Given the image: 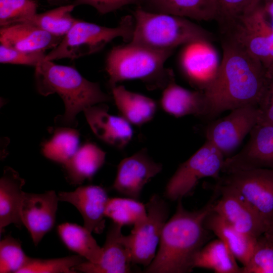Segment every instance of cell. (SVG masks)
Returning <instances> with one entry per match:
<instances>
[{"label":"cell","mask_w":273,"mask_h":273,"mask_svg":"<svg viewBox=\"0 0 273 273\" xmlns=\"http://www.w3.org/2000/svg\"><path fill=\"white\" fill-rule=\"evenodd\" d=\"M160 105L167 113L175 117L187 115L208 117L209 107L203 91L191 90L177 84L174 74L163 89Z\"/></svg>","instance_id":"d6986e66"},{"label":"cell","mask_w":273,"mask_h":273,"mask_svg":"<svg viewBox=\"0 0 273 273\" xmlns=\"http://www.w3.org/2000/svg\"><path fill=\"white\" fill-rule=\"evenodd\" d=\"M75 7L72 4L58 6L44 13H36L19 22L31 24L52 35L63 37L77 20L71 15Z\"/></svg>","instance_id":"f1b7e54d"},{"label":"cell","mask_w":273,"mask_h":273,"mask_svg":"<svg viewBox=\"0 0 273 273\" xmlns=\"http://www.w3.org/2000/svg\"><path fill=\"white\" fill-rule=\"evenodd\" d=\"M214 194L204 206L195 211L186 209L181 199L177 200L175 213L163 228L155 257L145 272L187 273L193 270L196 256L208 237L204 221L213 210L218 192L215 190Z\"/></svg>","instance_id":"7a4b0ae2"},{"label":"cell","mask_w":273,"mask_h":273,"mask_svg":"<svg viewBox=\"0 0 273 273\" xmlns=\"http://www.w3.org/2000/svg\"><path fill=\"white\" fill-rule=\"evenodd\" d=\"M265 233L273 237V221Z\"/></svg>","instance_id":"60d3db41"},{"label":"cell","mask_w":273,"mask_h":273,"mask_svg":"<svg viewBox=\"0 0 273 273\" xmlns=\"http://www.w3.org/2000/svg\"><path fill=\"white\" fill-rule=\"evenodd\" d=\"M60 201L74 205L82 216L84 226L92 233L102 234L105 228V208L109 199L106 190L97 185L77 187L74 191L60 192Z\"/></svg>","instance_id":"e0dca14e"},{"label":"cell","mask_w":273,"mask_h":273,"mask_svg":"<svg viewBox=\"0 0 273 273\" xmlns=\"http://www.w3.org/2000/svg\"><path fill=\"white\" fill-rule=\"evenodd\" d=\"M222 57L213 79L203 91L208 117L239 107L261 105L269 81L267 69L238 45L221 39Z\"/></svg>","instance_id":"6da1fadb"},{"label":"cell","mask_w":273,"mask_h":273,"mask_svg":"<svg viewBox=\"0 0 273 273\" xmlns=\"http://www.w3.org/2000/svg\"><path fill=\"white\" fill-rule=\"evenodd\" d=\"M259 108L261 115L258 124L273 126V74L270 76L268 87Z\"/></svg>","instance_id":"74e56055"},{"label":"cell","mask_w":273,"mask_h":273,"mask_svg":"<svg viewBox=\"0 0 273 273\" xmlns=\"http://www.w3.org/2000/svg\"><path fill=\"white\" fill-rule=\"evenodd\" d=\"M173 51L159 50L128 42L113 47L106 60L109 85L130 80L143 81L149 89H163L174 74L164 64Z\"/></svg>","instance_id":"277c9868"},{"label":"cell","mask_w":273,"mask_h":273,"mask_svg":"<svg viewBox=\"0 0 273 273\" xmlns=\"http://www.w3.org/2000/svg\"><path fill=\"white\" fill-rule=\"evenodd\" d=\"M236 258L219 239L204 245L196 256L194 268L208 269L216 273H242Z\"/></svg>","instance_id":"4316f807"},{"label":"cell","mask_w":273,"mask_h":273,"mask_svg":"<svg viewBox=\"0 0 273 273\" xmlns=\"http://www.w3.org/2000/svg\"><path fill=\"white\" fill-rule=\"evenodd\" d=\"M132 16L134 26L129 42L156 50L174 51L196 41L212 42L214 39L212 33L184 17L152 12L140 6Z\"/></svg>","instance_id":"5b68a950"},{"label":"cell","mask_w":273,"mask_h":273,"mask_svg":"<svg viewBox=\"0 0 273 273\" xmlns=\"http://www.w3.org/2000/svg\"><path fill=\"white\" fill-rule=\"evenodd\" d=\"M85 261L79 255L51 259L29 257L18 273H75L73 268Z\"/></svg>","instance_id":"4dcf8cb0"},{"label":"cell","mask_w":273,"mask_h":273,"mask_svg":"<svg viewBox=\"0 0 273 273\" xmlns=\"http://www.w3.org/2000/svg\"><path fill=\"white\" fill-rule=\"evenodd\" d=\"M79 144V132L77 129L58 127L43 144L42 153L50 160L64 165L77 151Z\"/></svg>","instance_id":"83f0119b"},{"label":"cell","mask_w":273,"mask_h":273,"mask_svg":"<svg viewBox=\"0 0 273 273\" xmlns=\"http://www.w3.org/2000/svg\"><path fill=\"white\" fill-rule=\"evenodd\" d=\"M147 212L146 205L131 198H109L105 215L122 226L134 225L144 219Z\"/></svg>","instance_id":"f546056e"},{"label":"cell","mask_w":273,"mask_h":273,"mask_svg":"<svg viewBox=\"0 0 273 273\" xmlns=\"http://www.w3.org/2000/svg\"><path fill=\"white\" fill-rule=\"evenodd\" d=\"M28 258L19 240L8 235L1 240V273H18L25 265Z\"/></svg>","instance_id":"d6a6232c"},{"label":"cell","mask_w":273,"mask_h":273,"mask_svg":"<svg viewBox=\"0 0 273 273\" xmlns=\"http://www.w3.org/2000/svg\"><path fill=\"white\" fill-rule=\"evenodd\" d=\"M222 153L211 142L203 145L181 163L167 182L164 196L177 201L189 195L198 182L205 177L218 179L224 161Z\"/></svg>","instance_id":"52a82bcc"},{"label":"cell","mask_w":273,"mask_h":273,"mask_svg":"<svg viewBox=\"0 0 273 273\" xmlns=\"http://www.w3.org/2000/svg\"><path fill=\"white\" fill-rule=\"evenodd\" d=\"M140 7L152 12L197 21L215 20L217 16L215 0H143Z\"/></svg>","instance_id":"7402d4cb"},{"label":"cell","mask_w":273,"mask_h":273,"mask_svg":"<svg viewBox=\"0 0 273 273\" xmlns=\"http://www.w3.org/2000/svg\"><path fill=\"white\" fill-rule=\"evenodd\" d=\"M204 225L226 244L243 266L248 263L257 239L238 231L213 210L206 217Z\"/></svg>","instance_id":"603a6c76"},{"label":"cell","mask_w":273,"mask_h":273,"mask_svg":"<svg viewBox=\"0 0 273 273\" xmlns=\"http://www.w3.org/2000/svg\"><path fill=\"white\" fill-rule=\"evenodd\" d=\"M122 226L112 222L102 248L101 261L94 263L85 261L74 267L76 272L129 273L132 272V251L130 237L122 233Z\"/></svg>","instance_id":"4fadbf2b"},{"label":"cell","mask_w":273,"mask_h":273,"mask_svg":"<svg viewBox=\"0 0 273 273\" xmlns=\"http://www.w3.org/2000/svg\"><path fill=\"white\" fill-rule=\"evenodd\" d=\"M35 81L38 92L43 96L56 93L61 98L65 110L56 121L65 125H76L79 112L93 105L110 101L98 83L85 78L71 66L42 60L35 67Z\"/></svg>","instance_id":"3957f363"},{"label":"cell","mask_w":273,"mask_h":273,"mask_svg":"<svg viewBox=\"0 0 273 273\" xmlns=\"http://www.w3.org/2000/svg\"><path fill=\"white\" fill-rule=\"evenodd\" d=\"M59 201L53 190L41 194L24 192L21 210L22 222L35 246L54 227Z\"/></svg>","instance_id":"2e32d148"},{"label":"cell","mask_w":273,"mask_h":273,"mask_svg":"<svg viewBox=\"0 0 273 273\" xmlns=\"http://www.w3.org/2000/svg\"><path fill=\"white\" fill-rule=\"evenodd\" d=\"M238 153L224 159L221 172L253 168L273 169V126L257 124Z\"/></svg>","instance_id":"9a60e30c"},{"label":"cell","mask_w":273,"mask_h":273,"mask_svg":"<svg viewBox=\"0 0 273 273\" xmlns=\"http://www.w3.org/2000/svg\"><path fill=\"white\" fill-rule=\"evenodd\" d=\"M217 23L231 20L250 10L257 0H215Z\"/></svg>","instance_id":"d590c367"},{"label":"cell","mask_w":273,"mask_h":273,"mask_svg":"<svg viewBox=\"0 0 273 273\" xmlns=\"http://www.w3.org/2000/svg\"><path fill=\"white\" fill-rule=\"evenodd\" d=\"M242 273H273V237L264 233L257 239L248 263Z\"/></svg>","instance_id":"1f68e13d"},{"label":"cell","mask_w":273,"mask_h":273,"mask_svg":"<svg viewBox=\"0 0 273 273\" xmlns=\"http://www.w3.org/2000/svg\"><path fill=\"white\" fill-rule=\"evenodd\" d=\"M179 57L180 69L189 83L203 91L214 78L220 61L212 41L199 40L183 46Z\"/></svg>","instance_id":"7c38bea8"},{"label":"cell","mask_w":273,"mask_h":273,"mask_svg":"<svg viewBox=\"0 0 273 273\" xmlns=\"http://www.w3.org/2000/svg\"><path fill=\"white\" fill-rule=\"evenodd\" d=\"M51 5L60 6L72 4L71 0H47Z\"/></svg>","instance_id":"ab89813d"},{"label":"cell","mask_w":273,"mask_h":273,"mask_svg":"<svg viewBox=\"0 0 273 273\" xmlns=\"http://www.w3.org/2000/svg\"><path fill=\"white\" fill-rule=\"evenodd\" d=\"M38 5L34 0H0V26L18 23L36 14Z\"/></svg>","instance_id":"836d02e7"},{"label":"cell","mask_w":273,"mask_h":273,"mask_svg":"<svg viewBox=\"0 0 273 273\" xmlns=\"http://www.w3.org/2000/svg\"><path fill=\"white\" fill-rule=\"evenodd\" d=\"M106 154L92 142H87L79 146L63 165L68 181L72 185H79L85 180H91L104 165Z\"/></svg>","instance_id":"d4e9b609"},{"label":"cell","mask_w":273,"mask_h":273,"mask_svg":"<svg viewBox=\"0 0 273 273\" xmlns=\"http://www.w3.org/2000/svg\"><path fill=\"white\" fill-rule=\"evenodd\" d=\"M59 236L65 246L70 251L83 257L87 261L99 263L103 251L90 232L84 226L65 222L58 226Z\"/></svg>","instance_id":"484cf974"},{"label":"cell","mask_w":273,"mask_h":273,"mask_svg":"<svg viewBox=\"0 0 273 273\" xmlns=\"http://www.w3.org/2000/svg\"><path fill=\"white\" fill-rule=\"evenodd\" d=\"M143 0H74L72 4L75 6L87 5L94 7L101 14L115 11L129 5L140 6Z\"/></svg>","instance_id":"8d00e7d4"},{"label":"cell","mask_w":273,"mask_h":273,"mask_svg":"<svg viewBox=\"0 0 273 273\" xmlns=\"http://www.w3.org/2000/svg\"><path fill=\"white\" fill-rule=\"evenodd\" d=\"M146 206V217L133 226L129 236L133 263L147 267L155 257L169 209L166 202L158 194L153 195Z\"/></svg>","instance_id":"ba28073f"},{"label":"cell","mask_w":273,"mask_h":273,"mask_svg":"<svg viewBox=\"0 0 273 273\" xmlns=\"http://www.w3.org/2000/svg\"><path fill=\"white\" fill-rule=\"evenodd\" d=\"M224 173L217 181L234 189L243 196L269 228L273 221V169L258 168Z\"/></svg>","instance_id":"9c48e42d"},{"label":"cell","mask_w":273,"mask_h":273,"mask_svg":"<svg viewBox=\"0 0 273 273\" xmlns=\"http://www.w3.org/2000/svg\"><path fill=\"white\" fill-rule=\"evenodd\" d=\"M63 37L52 35L28 23L19 22L1 27V44L26 52L53 49Z\"/></svg>","instance_id":"ffe728a7"},{"label":"cell","mask_w":273,"mask_h":273,"mask_svg":"<svg viewBox=\"0 0 273 273\" xmlns=\"http://www.w3.org/2000/svg\"><path fill=\"white\" fill-rule=\"evenodd\" d=\"M273 29V0H258Z\"/></svg>","instance_id":"f35d334b"},{"label":"cell","mask_w":273,"mask_h":273,"mask_svg":"<svg viewBox=\"0 0 273 273\" xmlns=\"http://www.w3.org/2000/svg\"><path fill=\"white\" fill-rule=\"evenodd\" d=\"M215 189L220 197L213 211L236 230L256 239L267 231L263 217L238 192L218 181Z\"/></svg>","instance_id":"8fae6325"},{"label":"cell","mask_w":273,"mask_h":273,"mask_svg":"<svg viewBox=\"0 0 273 273\" xmlns=\"http://www.w3.org/2000/svg\"><path fill=\"white\" fill-rule=\"evenodd\" d=\"M103 103L93 105L84 110L87 122L100 140L117 149H123L133 136L131 124L121 115L109 114L108 107Z\"/></svg>","instance_id":"ac0fdd59"},{"label":"cell","mask_w":273,"mask_h":273,"mask_svg":"<svg viewBox=\"0 0 273 273\" xmlns=\"http://www.w3.org/2000/svg\"><path fill=\"white\" fill-rule=\"evenodd\" d=\"M113 98L121 116L131 124L141 126L151 121L157 109L155 101L127 90L123 85L111 88Z\"/></svg>","instance_id":"cb8c5ba5"},{"label":"cell","mask_w":273,"mask_h":273,"mask_svg":"<svg viewBox=\"0 0 273 273\" xmlns=\"http://www.w3.org/2000/svg\"><path fill=\"white\" fill-rule=\"evenodd\" d=\"M24 179L12 168H4L0 179V233L5 227L14 224L20 227L23 224L21 210L24 192L22 188Z\"/></svg>","instance_id":"44dd1931"},{"label":"cell","mask_w":273,"mask_h":273,"mask_svg":"<svg viewBox=\"0 0 273 273\" xmlns=\"http://www.w3.org/2000/svg\"><path fill=\"white\" fill-rule=\"evenodd\" d=\"M134 26L133 16L121 18L115 27H108L77 19L58 45L46 55L44 60L77 59L101 50L109 42L121 37L131 41Z\"/></svg>","instance_id":"8992f818"},{"label":"cell","mask_w":273,"mask_h":273,"mask_svg":"<svg viewBox=\"0 0 273 273\" xmlns=\"http://www.w3.org/2000/svg\"><path fill=\"white\" fill-rule=\"evenodd\" d=\"M261 115L260 109L254 105L232 110L227 116L212 122L206 127V141L213 144L224 157L229 156L258 124Z\"/></svg>","instance_id":"30bf717a"},{"label":"cell","mask_w":273,"mask_h":273,"mask_svg":"<svg viewBox=\"0 0 273 273\" xmlns=\"http://www.w3.org/2000/svg\"><path fill=\"white\" fill-rule=\"evenodd\" d=\"M44 52H26L18 50L1 44L0 62L32 66L35 67L46 57Z\"/></svg>","instance_id":"e575fe53"},{"label":"cell","mask_w":273,"mask_h":273,"mask_svg":"<svg viewBox=\"0 0 273 273\" xmlns=\"http://www.w3.org/2000/svg\"><path fill=\"white\" fill-rule=\"evenodd\" d=\"M162 169V165L154 161L143 148L122 159L117 166L112 185L116 192L139 200L144 186Z\"/></svg>","instance_id":"5bb4252c"}]
</instances>
